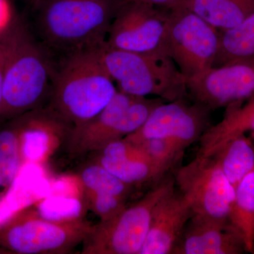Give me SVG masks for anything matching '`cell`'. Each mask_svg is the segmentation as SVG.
<instances>
[{"mask_svg": "<svg viewBox=\"0 0 254 254\" xmlns=\"http://www.w3.org/2000/svg\"><path fill=\"white\" fill-rule=\"evenodd\" d=\"M0 39L5 49L0 120L13 119L41 108L49 98L55 65L50 52L21 21L10 23Z\"/></svg>", "mask_w": 254, "mask_h": 254, "instance_id": "6da1fadb", "label": "cell"}, {"mask_svg": "<svg viewBox=\"0 0 254 254\" xmlns=\"http://www.w3.org/2000/svg\"><path fill=\"white\" fill-rule=\"evenodd\" d=\"M99 47L63 55L55 66L48 108L72 127L94 118L118 91Z\"/></svg>", "mask_w": 254, "mask_h": 254, "instance_id": "7a4b0ae2", "label": "cell"}, {"mask_svg": "<svg viewBox=\"0 0 254 254\" xmlns=\"http://www.w3.org/2000/svg\"><path fill=\"white\" fill-rule=\"evenodd\" d=\"M33 6L45 47L65 55L106 41L119 0H38Z\"/></svg>", "mask_w": 254, "mask_h": 254, "instance_id": "3957f363", "label": "cell"}, {"mask_svg": "<svg viewBox=\"0 0 254 254\" xmlns=\"http://www.w3.org/2000/svg\"><path fill=\"white\" fill-rule=\"evenodd\" d=\"M105 42L99 47L100 58L118 91L134 97L154 95L168 102L185 98L187 78L168 54L113 49Z\"/></svg>", "mask_w": 254, "mask_h": 254, "instance_id": "277c9868", "label": "cell"}, {"mask_svg": "<svg viewBox=\"0 0 254 254\" xmlns=\"http://www.w3.org/2000/svg\"><path fill=\"white\" fill-rule=\"evenodd\" d=\"M93 227L84 218L47 220L31 206L0 226V250L9 254H68L83 244Z\"/></svg>", "mask_w": 254, "mask_h": 254, "instance_id": "5b68a950", "label": "cell"}, {"mask_svg": "<svg viewBox=\"0 0 254 254\" xmlns=\"http://www.w3.org/2000/svg\"><path fill=\"white\" fill-rule=\"evenodd\" d=\"M175 187V177L165 175L138 201L127 206L115 218L93 225L83 242L81 254H139L153 208Z\"/></svg>", "mask_w": 254, "mask_h": 254, "instance_id": "8992f818", "label": "cell"}, {"mask_svg": "<svg viewBox=\"0 0 254 254\" xmlns=\"http://www.w3.org/2000/svg\"><path fill=\"white\" fill-rule=\"evenodd\" d=\"M159 100L118 91L94 118L73 127L66 142L70 155L94 153L110 142L136 131L146 121Z\"/></svg>", "mask_w": 254, "mask_h": 254, "instance_id": "52a82bcc", "label": "cell"}, {"mask_svg": "<svg viewBox=\"0 0 254 254\" xmlns=\"http://www.w3.org/2000/svg\"><path fill=\"white\" fill-rule=\"evenodd\" d=\"M167 50L187 79L213 66L220 43V31L180 5L169 6Z\"/></svg>", "mask_w": 254, "mask_h": 254, "instance_id": "ba28073f", "label": "cell"}, {"mask_svg": "<svg viewBox=\"0 0 254 254\" xmlns=\"http://www.w3.org/2000/svg\"><path fill=\"white\" fill-rule=\"evenodd\" d=\"M169 20L168 8L133 1L119 2L105 43L113 49L168 55Z\"/></svg>", "mask_w": 254, "mask_h": 254, "instance_id": "9c48e42d", "label": "cell"}, {"mask_svg": "<svg viewBox=\"0 0 254 254\" xmlns=\"http://www.w3.org/2000/svg\"><path fill=\"white\" fill-rule=\"evenodd\" d=\"M175 182L193 215L228 220L235 190L213 156L196 155L177 170Z\"/></svg>", "mask_w": 254, "mask_h": 254, "instance_id": "30bf717a", "label": "cell"}, {"mask_svg": "<svg viewBox=\"0 0 254 254\" xmlns=\"http://www.w3.org/2000/svg\"><path fill=\"white\" fill-rule=\"evenodd\" d=\"M210 110L194 101L187 103L183 99L162 103L152 110L145 123L136 131L125 137L138 143L151 138H163L175 142L186 149L199 141L209 128Z\"/></svg>", "mask_w": 254, "mask_h": 254, "instance_id": "8fae6325", "label": "cell"}, {"mask_svg": "<svg viewBox=\"0 0 254 254\" xmlns=\"http://www.w3.org/2000/svg\"><path fill=\"white\" fill-rule=\"evenodd\" d=\"M193 100L210 110L254 97V58L209 68L187 80Z\"/></svg>", "mask_w": 254, "mask_h": 254, "instance_id": "7c38bea8", "label": "cell"}, {"mask_svg": "<svg viewBox=\"0 0 254 254\" xmlns=\"http://www.w3.org/2000/svg\"><path fill=\"white\" fill-rule=\"evenodd\" d=\"M23 165H42L62 145L72 127L49 108H38L18 117Z\"/></svg>", "mask_w": 254, "mask_h": 254, "instance_id": "4fadbf2b", "label": "cell"}, {"mask_svg": "<svg viewBox=\"0 0 254 254\" xmlns=\"http://www.w3.org/2000/svg\"><path fill=\"white\" fill-rule=\"evenodd\" d=\"M94 153L93 162L133 187L156 183L170 170L153 161L139 145L125 138L110 142Z\"/></svg>", "mask_w": 254, "mask_h": 254, "instance_id": "5bb4252c", "label": "cell"}, {"mask_svg": "<svg viewBox=\"0 0 254 254\" xmlns=\"http://www.w3.org/2000/svg\"><path fill=\"white\" fill-rule=\"evenodd\" d=\"M245 242L228 220L192 215L171 254H241Z\"/></svg>", "mask_w": 254, "mask_h": 254, "instance_id": "9a60e30c", "label": "cell"}, {"mask_svg": "<svg viewBox=\"0 0 254 254\" xmlns=\"http://www.w3.org/2000/svg\"><path fill=\"white\" fill-rule=\"evenodd\" d=\"M192 215L188 200L175 187L153 208L139 254H171Z\"/></svg>", "mask_w": 254, "mask_h": 254, "instance_id": "2e32d148", "label": "cell"}, {"mask_svg": "<svg viewBox=\"0 0 254 254\" xmlns=\"http://www.w3.org/2000/svg\"><path fill=\"white\" fill-rule=\"evenodd\" d=\"M50 188L51 182L41 165L24 164L12 185L0 195V226L48 196Z\"/></svg>", "mask_w": 254, "mask_h": 254, "instance_id": "e0dca14e", "label": "cell"}, {"mask_svg": "<svg viewBox=\"0 0 254 254\" xmlns=\"http://www.w3.org/2000/svg\"><path fill=\"white\" fill-rule=\"evenodd\" d=\"M223 118L210 127L200 138L196 155L208 156L229 140L250 131L254 139V97L244 102L227 105Z\"/></svg>", "mask_w": 254, "mask_h": 254, "instance_id": "ac0fdd59", "label": "cell"}, {"mask_svg": "<svg viewBox=\"0 0 254 254\" xmlns=\"http://www.w3.org/2000/svg\"><path fill=\"white\" fill-rule=\"evenodd\" d=\"M174 4L193 11L219 31L238 26L254 13V0H178Z\"/></svg>", "mask_w": 254, "mask_h": 254, "instance_id": "d6986e66", "label": "cell"}, {"mask_svg": "<svg viewBox=\"0 0 254 254\" xmlns=\"http://www.w3.org/2000/svg\"><path fill=\"white\" fill-rule=\"evenodd\" d=\"M210 155L235 189L247 175L254 171V141L245 133L229 140Z\"/></svg>", "mask_w": 254, "mask_h": 254, "instance_id": "ffe728a7", "label": "cell"}, {"mask_svg": "<svg viewBox=\"0 0 254 254\" xmlns=\"http://www.w3.org/2000/svg\"><path fill=\"white\" fill-rule=\"evenodd\" d=\"M254 58V13L238 26L220 31V43L213 67Z\"/></svg>", "mask_w": 254, "mask_h": 254, "instance_id": "44dd1931", "label": "cell"}, {"mask_svg": "<svg viewBox=\"0 0 254 254\" xmlns=\"http://www.w3.org/2000/svg\"><path fill=\"white\" fill-rule=\"evenodd\" d=\"M235 190L228 221L242 235L246 252L254 254V171L247 175Z\"/></svg>", "mask_w": 254, "mask_h": 254, "instance_id": "7402d4cb", "label": "cell"}, {"mask_svg": "<svg viewBox=\"0 0 254 254\" xmlns=\"http://www.w3.org/2000/svg\"><path fill=\"white\" fill-rule=\"evenodd\" d=\"M0 130V195L12 185L23 165L18 117Z\"/></svg>", "mask_w": 254, "mask_h": 254, "instance_id": "603a6c76", "label": "cell"}, {"mask_svg": "<svg viewBox=\"0 0 254 254\" xmlns=\"http://www.w3.org/2000/svg\"><path fill=\"white\" fill-rule=\"evenodd\" d=\"M78 177L84 190L117 195L127 200L135 188L95 162L82 168Z\"/></svg>", "mask_w": 254, "mask_h": 254, "instance_id": "cb8c5ba5", "label": "cell"}, {"mask_svg": "<svg viewBox=\"0 0 254 254\" xmlns=\"http://www.w3.org/2000/svg\"><path fill=\"white\" fill-rule=\"evenodd\" d=\"M32 206L42 218L53 221L83 218L88 209L84 198L56 195H49Z\"/></svg>", "mask_w": 254, "mask_h": 254, "instance_id": "d4e9b609", "label": "cell"}, {"mask_svg": "<svg viewBox=\"0 0 254 254\" xmlns=\"http://www.w3.org/2000/svg\"><path fill=\"white\" fill-rule=\"evenodd\" d=\"M84 198L88 209L100 218V222L115 218L127 207V199L108 193L84 190Z\"/></svg>", "mask_w": 254, "mask_h": 254, "instance_id": "484cf974", "label": "cell"}, {"mask_svg": "<svg viewBox=\"0 0 254 254\" xmlns=\"http://www.w3.org/2000/svg\"><path fill=\"white\" fill-rule=\"evenodd\" d=\"M5 64V49L2 41L0 39V114L3 102V90H4V74Z\"/></svg>", "mask_w": 254, "mask_h": 254, "instance_id": "4316f807", "label": "cell"}, {"mask_svg": "<svg viewBox=\"0 0 254 254\" xmlns=\"http://www.w3.org/2000/svg\"><path fill=\"white\" fill-rule=\"evenodd\" d=\"M178 0H119V2H141L145 4L154 5L157 6H163V7H168L171 6Z\"/></svg>", "mask_w": 254, "mask_h": 254, "instance_id": "83f0119b", "label": "cell"}, {"mask_svg": "<svg viewBox=\"0 0 254 254\" xmlns=\"http://www.w3.org/2000/svg\"><path fill=\"white\" fill-rule=\"evenodd\" d=\"M9 7L6 0H0V23L5 21L4 17L9 16Z\"/></svg>", "mask_w": 254, "mask_h": 254, "instance_id": "f1b7e54d", "label": "cell"}, {"mask_svg": "<svg viewBox=\"0 0 254 254\" xmlns=\"http://www.w3.org/2000/svg\"><path fill=\"white\" fill-rule=\"evenodd\" d=\"M28 1L31 3L32 4H34L36 1H38V0H28Z\"/></svg>", "mask_w": 254, "mask_h": 254, "instance_id": "f546056e", "label": "cell"}, {"mask_svg": "<svg viewBox=\"0 0 254 254\" xmlns=\"http://www.w3.org/2000/svg\"><path fill=\"white\" fill-rule=\"evenodd\" d=\"M253 141H254V139H253Z\"/></svg>", "mask_w": 254, "mask_h": 254, "instance_id": "4dcf8cb0", "label": "cell"}]
</instances>
